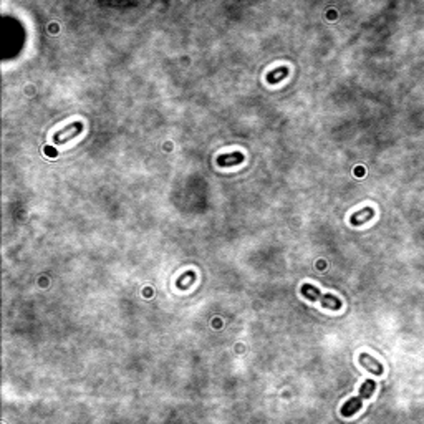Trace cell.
I'll list each match as a JSON object with an SVG mask.
<instances>
[{
    "instance_id": "1",
    "label": "cell",
    "mask_w": 424,
    "mask_h": 424,
    "mask_svg": "<svg viewBox=\"0 0 424 424\" xmlns=\"http://www.w3.org/2000/svg\"><path fill=\"white\" fill-rule=\"evenodd\" d=\"M300 293L305 297V299L312 300V302H320L321 307L325 308H332V310H340L341 308V300L337 299L332 293H321L318 288L310 285V283H305L300 288Z\"/></svg>"
},
{
    "instance_id": "2",
    "label": "cell",
    "mask_w": 424,
    "mask_h": 424,
    "mask_svg": "<svg viewBox=\"0 0 424 424\" xmlns=\"http://www.w3.org/2000/svg\"><path fill=\"white\" fill-rule=\"evenodd\" d=\"M81 131H83V124H81L80 121H75L72 124H68L67 128L56 131L55 135H53V143L58 144V146H61V144H67L70 139L77 138Z\"/></svg>"
},
{
    "instance_id": "3",
    "label": "cell",
    "mask_w": 424,
    "mask_h": 424,
    "mask_svg": "<svg viewBox=\"0 0 424 424\" xmlns=\"http://www.w3.org/2000/svg\"><path fill=\"white\" fill-rule=\"evenodd\" d=\"M358 362H360V365L363 366V368H366L368 371H371V373H375V375H383V365L378 362V360H375L373 356H370L368 353H362V355H360V358H358Z\"/></svg>"
},
{
    "instance_id": "4",
    "label": "cell",
    "mask_w": 424,
    "mask_h": 424,
    "mask_svg": "<svg viewBox=\"0 0 424 424\" xmlns=\"http://www.w3.org/2000/svg\"><path fill=\"white\" fill-rule=\"evenodd\" d=\"M362 404H363V396L358 395L355 398H351V400H348L343 406H341V416L345 417H351L353 414H356L360 409H362Z\"/></svg>"
},
{
    "instance_id": "5",
    "label": "cell",
    "mask_w": 424,
    "mask_h": 424,
    "mask_svg": "<svg viewBox=\"0 0 424 424\" xmlns=\"http://www.w3.org/2000/svg\"><path fill=\"white\" fill-rule=\"evenodd\" d=\"M245 159L242 153H231V154H220L217 156V164L220 168H229V166H236V164H240Z\"/></svg>"
},
{
    "instance_id": "6",
    "label": "cell",
    "mask_w": 424,
    "mask_h": 424,
    "mask_svg": "<svg viewBox=\"0 0 424 424\" xmlns=\"http://www.w3.org/2000/svg\"><path fill=\"white\" fill-rule=\"evenodd\" d=\"M373 216H375V209L365 207V209H362V211L353 214V216L350 217V222H351V225H363L365 222H368L370 219H373Z\"/></svg>"
},
{
    "instance_id": "7",
    "label": "cell",
    "mask_w": 424,
    "mask_h": 424,
    "mask_svg": "<svg viewBox=\"0 0 424 424\" xmlns=\"http://www.w3.org/2000/svg\"><path fill=\"white\" fill-rule=\"evenodd\" d=\"M288 75V67H278L275 70H272L267 75V81L270 85H275L278 81H282Z\"/></svg>"
},
{
    "instance_id": "8",
    "label": "cell",
    "mask_w": 424,
    "mask_h": 424,
    "mask_svg": "<svg viewBox=\"0 0 424 424\" xmlns=\"http://www.w3.org/2000/svg\"><path fill=\"white\" fill-rule=\"evenodd\" d=\"M375 388H376V383L373 381V379H366V381L362 384V388H360V395L363 396V400H366V398H371Z\"/></svg>"
}]
</instances>
